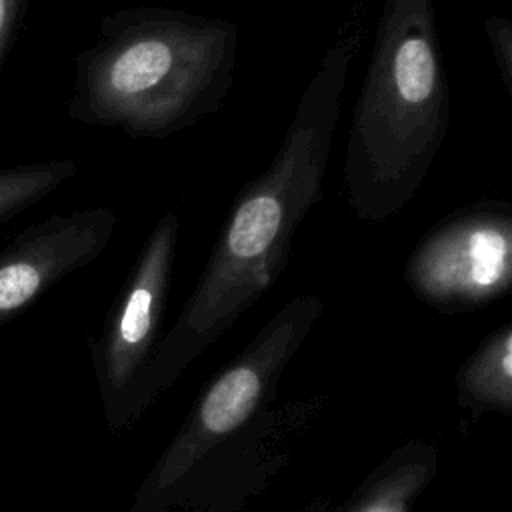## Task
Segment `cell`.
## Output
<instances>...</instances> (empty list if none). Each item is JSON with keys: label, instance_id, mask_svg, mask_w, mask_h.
I'll return each mask as SVG.
<instances>
[{"label": "cell", "instance_id": "cell-6", "mask_svg": "<svg viewBox=\"0 0 512 512\" xmlns=\"http://www.w3.org/2000/svg\"><path fill=\"white\" fill-rule=\"evenodd\" d=\"M180 216L166 210L144 238L92 340V362L110 432L130 428V400L156 354L176 264Z\"/></svg>", "mask_w": 512, "mask_h": 512}, {"label": "cell", "instance_id": "cell-13", "mask_svg": "<svg viewBox=\"0 0 512 512\" xmlns=\"http://www.w3.org/2000/svg\"><path fill=\"white\" fill-rule=\"evenodd\" d=\"M22 8L24 4L18 0H0V60H2V54L6 52L8 38L14 30V24L20 18Z\"/></svg>", "mask_w": 512, "mask_h": 512}, {"label": "cell", "instance_id": "cell-2", "mask_svg": "<svg viewBox=\"0 0 512 512\" xmlns=\"http://www.w3.org/2000/svg\"><path fill=\"white\" fill-rule=\"evenodd\" d=\"M238 26L166 6L106 14L76 56L68 114L128 138L162 140L194 128L224 104L236 72Z\"/></svg>", "mask_w": 512, "mask_h": 512}, {"label": "cell", "instance_id": "cell-1", "mask_svg": "<svg viewBox=\"0 0 512 512\" xmlns=\"http://www.w3.org/2000/svg\"><path fill=\"white\" fill-rule=\"evenodd\" d=\"M364 20L366 8L360 2L338 24L276 156L232 200L190 296L140 376L130 400V426L176 384L192 360L274 286L288 266L294 232L322 200L348 70L366 38Z\"/></svg>", "mask_w": 512, "mask_h": 512}, {"label": "cell", "instance_id": "cell-7", "mask_svg": "<svg viewBox=\"0 0 512 512\" xmlns=\"http://www.w3.org/2000/svg\"><path fill=\"white\" fill-rule=\"evenodd\" d=\"M328 402L324 392L276 402L242 432L210 450L158 512H242L288 466Z\"/></svg>", "mask_w": 512, "mask_h": 512}, {"label": "cell", "instance_id": "cell-11", "mask_svg": "<svg viewBox=\"0 0 512 512\" xmlns=\"http://www.w3.org/2000/svg\"><path fill=\"white\" fill-rule=\"evenodd\" d=\"M76 172L78 164L72 158L0 170V224L46 198Z\"/></svg>", "mask_w": 512, "mask_h": 512}, {"label": "cell", "instance_id": "cell-4", "mask_svg": "<svg viewBox=\"0 0 512 512\" xmlns=\"http://www.w3.org/2000/svg\"><path fill=\"white\" fill-rule=\"evenodd\" d=\"M322 312L320 296H294L204 384L176 434L140 482L128 512H158L176 484L210 450L276 404L280 380Z\"/></svg>", "mask_w": 512, "mask_h": 512}, {"label": "cell", "instance_id": "cell-3", "mask_svg": "<svg viewBox=\"0 0 512 512\" xmlns=\"http://www.w3.org/2000/svg\"><path fill=\"white\" fill-rule=\"evenodd\" d=\"M450 130V90L432 0H386L344 154V192L368 224L418 194Z\"/></svg>", "mask_w": 512, "mask_h": 512}, {"label": "cell", "instance_id": "cell-5", "mask_svg": "<svg viewBox=\"0 0 512 512\" xmlns=\"http://www.w3.org/2000/svg\"><path fill=\"white\" fill-rule=\"evenodd\" d=\"M402 276L442 314L498 302L512 288V204L488 198L456 208L412 248Z\"/></svg>", "mask_w": 512, "mask_h": 512}, {"label": "cell", "instance_id": "cell-12", "mask_svg": "<svg viewBox=\"0 0 512 512\" xmlns=\"http://www.w3.org/2000/svg\"><path fill=\"white\" fill-rule=\"evenodd\" d=\"M484 32L498 76L508 96H512V22L504 16H488L484 22Z\"/></svg>", "mask_w": 512, "mask_h": 512}, {"label": "cell", "instance_id": "cell-8", "mask_svg": "<svg viewBox=\"0 0 512 512\" xmlns=\"http://www.w3.org/2000/svg\"><path fill=\"white\" fill-rule=\"evenodd\" d=\"M118 216L108 206L52 214L0 250V324L38 300L64 276L94 262L108 246Z\"/></svg>", "mask_w": 512, "mask_h": 512}, {"label": "cell", "instance_id": "cell-10", "mask_svg": "<svg viewBox=\"0 0 512 512\" xmlns=\"http://www.w3.org/2000/svg\"><path fill=\"white\" fill-rule=\"evenodd\" d=\"M456 402L472 418L484 414L512 416V322L494 328L464 358L456 376Z\"/></svg>", "mask_w": 512, "mask_h": 512}, {"label": "cell", "instance_id": "cell-9", "mask_svg": "<svg viewBox=\"0 0 512 512\" xmlns=\"http://www.w3.org/2000/svg\"><path fill=\"white\" fill-rule=\"evenodd\" d=\"M432 442L410 438L394 448L332 512H416V502L438 474Z\"/></svg>", "mask_w": 512, "mask_h": 512}, {"label": "cell", "instance_id": "cell-14", "mask_svg": "<svg viewBox=\"0 0 512 512\" xmlns=\"http://www.w3.org/2000/svg\"><path fill=\"white\" fill-rule=\"evenodd\" d=\"M334 504H330L326 498H316L308 504H304L302 508H298L296 512H332Z\"/></svg>", "mask_w": 512, "mask_h": 512}]
</instances>
